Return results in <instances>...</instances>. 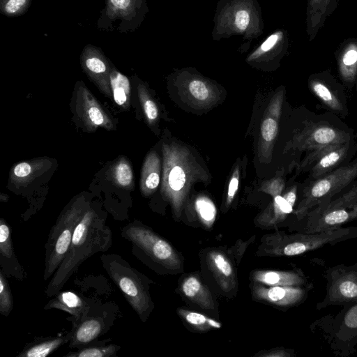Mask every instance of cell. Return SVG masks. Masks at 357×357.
Listing matches in <instances>:
<instances>
[{"label":"cell","mask_w":357,"mask_h":357,"mask_svg":"<svg viewBox=\"0 0 357 357\" xmlns=\"http://www.w3.org/2000/svg\"><path fill=\"white\" fill-rule=\"evenodd\" d=\"M118 309L114 303L102 304L95 301L84 317L72 323L68 347L79 349L98 340L113 326Z\"/></svg>","instance_id":"10"},{"label":"cell","mask_w":357,"mask_h":357,"mask_svg":"<svg viewBox=\"0 0 357 357\" xmlns=\"http://www.w3.org/2000/svg\"><path fill=\"white\" fill-rule=\"evenodd\" d=\"M238 181H239V171L238 169L236 168L233 173L232 177L231 178L229 186H228V191H227V206H229L231 202L233 201V199L235 196V194L238 190Z\"/></svg>","instance_id":"39"},{"label":"cell","mask_w":357,"mask_h":357,"mask_svg":"<svg viewBox=\"0 0 357 357\" xmlns=\"http://www.w3.org/2000/svg\"><path fill=\"white\" fill-rule=\"evenodd\" d=\"M109 82L115 102L120 106L127 104L130 92L128 78L123 74L114 70L110 73Z\"/></svg>","instance_id":"30"},{"label":"cell","mask_w":357,"mask_h":357,"mask_svg":"<svg viewBox=\"0 0 357 357\" xmlns=\"http://www.w3.org/2000/svg\"><path fill=\"white\" fill-rule=\"evenodd\" d=\"M160 159L152 153L147 157L142 169V190L146 195H151L160 183Z\"/></svg>","instance_id":"28"},{"label":"cell","mask_w":357,"mask_h":357,"mask_svg":"<svg viewBox=\"0 0 357 357\" xmlns=\"http://www.w3.org/2000/svg\"><path fill=\"white\" fill-rule=\"evenodd\" d=\"M163 153L162 192L178 218L197 172L185 149L177 146H166Z\"/></svg>","instance_id":"7"},{"label":"cell","mask_w":357,"mask_h":357,"mask_svg":"<svg viewBox=\"0 0 357 357\" xmlns=\"http://www.w3.org/2000/svg\"><path fill=\"white\" fill-rule=\"evenodd\" d=\"M352 140L350 132L326 123H310L298 132L293 139V146L307 153L331 144Z\"/></svg>","instance_id":"11"},{"label":"cell","mask_w":357,"mask_h":357,"mask_svg":"<svg viewBox=\"0 0 357 357\" xmlns=\"http://www.w3.org/2000/svg\"><path fill=\"white\" fill-rule=\"evenodd\" d=\"M100 261L126 301L142 321L145 322L154 307L149 292L150 280L119 255L103 254Z\"/></svg>","instance_id":"3"},{"label":"cell","mask_w":357,"mask_h":357,"mask_svg":"<svg viewBox=\"0 0 357 357\" xmlns=\"http://www.w3.org/2000/svg\"><path fill=\"white\" fill-rule=\"evenodd\" d=\"M328 296L333 303L357 301V273L342 270L333 273Z\"/></svg>","instance_id":"22"},{"label":"cell","mask_w":357,"mask_h":357,"mask_svg":"<svg viewBox=\"0 0 357 357\" xmlns=\"http://www.w3.org/2000/svg\"><path fill=\"white\" fill-rule=\"evenodd\" d=\"M305 233H318L340 228L343 224L357 219V188L353 185L335 200L320 204L305 216Z\"/></svg>","instance_id":"9"},{"label":"cell","mask_w":357,"mask_h":357,"mask_svg":"<svg viewBox=\"0 0 357 357\" xmlns=\"http://www.w3.org/2000/svg\"><path fill=\"white\" fill-rule=\"evenodd\" d=\"M251 280L266 286H301L305 282L301 272L294 271L257 270L251 273Z\"/></svg>","instance_id":"24"},{"label":"cell","mask_w":357,"mask_h":357,"mask_svg":"<svg viewBox=\"0 0 357 357\" xmlns=\"http://www.w3.org/2000/svg\"><path fill=\"white\" fill-rule=\"evenodd\" d=\"M338 73L343 83L352 87L357 76V38L344 40L335 53Z\"/></svg>","instance_id":"21"},{"label":"cell","mask_w":357,"mask_h":357,"mask_svg":"<svg viewBox=\"0 0 357 357\" xmlns=\"http://www.w3.org/2000/svg\"><path fill=\"white\" fill-rule=\"evenodd\" d=\"M0 268L7 278L18 280L26 278V273L14 251L10 227L3 218L0 220Z\"/></svg>","instance_id":"17"},{"label":"cell","mask_w":357,"mask_h":357,"mask_svg":"<svg viewBox=\"0 0 357 357\" xmlns=\"http://www.w3.org/2000/svg\"><path fill=\"white\" fill-rule=\"evenodd\" d=\"M289 46L287 31L282 28L275 29L248 54L245 61L255 68L274 69L287 54Z\"/></svg>","instance_id":"12"},{"label":"cell","mask_w":357,"mask_h":357,"mask_svg":"<svg viewBox=\"0 0 357 357\" xmlns=\"http://www.w3.org/2000/svg\"><path fill=\"white\" fill-rule=\"evenodd\" d=\"M357 188V182L354 184Z\"/></svg>","instance_id":"44"},{"label":"cell","mask_w":357,"mask_h":357,"mask_svg":"<svg viewBox=\"0 0 357 357\" xmlns=\"http://www.w3.org/2000/svg\"><path fill=\"white\" fill-rule=\"evenodd\" d=\"M344 324L349 328H357V305L347 312L344 317Z\"/></svg>","instance_id":"41"},{"label":"cell","mask_w":357,"mask_h":357,"mask_svg":"<svg viewBox=\"0 0 357 357\" xmlns=\"http://www.w3.org/2000/svg\"><path fill=\"white\" fill-rule=\"evenodd\" d=\"M312 92L332 111L346 114L347 113L345 100L335 89L336 81L327 71L311 75L308 80Z\"/></svg>","instance_id":"15"},{"label":"cell","mask_w":357,"mask_h":357,"mask_svg":"<svg viewBox=\"0 0 357 357\" xmlns=\"http://www.w3.org/2000/svg\"><path fill=\"white\" fill-rule=\"evenodd\" d=\"M112 243V233L105 218L91 206L77 225L68 253L45 290L46 296L52 297L61 291L85 260L107 251Z\"/></svg>","instance_id":"1"},{"label":"cell","mask_w":357,"mask_h":357,"mask_svg":"<svg viewBox=\"0 0 357 357\" xmlns=\"http://www.w3.org/2000/svg\"><path fill=\"white\" fill-rule=\"evenodd\" d=\"M351 141L328 145L307 153L301 163V167L310 172L312 180L328 174L345 160L351 149Z\"/></svg>","instance_id":"13"},{"label":"cell","mask_w":357,"mask_h":357,"mask_svg":"<svg viewBox=\"0 0 357 357\" xmlns=\"http://www.w3.org/2000/svg\"><path fill=\"white\" fill-rule=\"evenodd\" d=\"M70 331L59 336L38 337L28 343L17 355V357H46L60 347L69 342Z\"/></svg>","instance_id":"26"},{"label":"cell","mask_w":357,"mask_h":357,"mask_svg":"<svg viewBox=\"0 0 357 357\" xmlns=\"http://www.w3.org/2000/svg\"><path fill=\"white\" fill-rule=\"evenodd\" d=\"M86 114L90 121L95 125L103 126L105 124L107 118L103 112L96 105H91L88 107Z\"/></svg>","instance_id":"37"},{"label":"cell","mask_w":357,"mask_h":357,"mask_svg":"<svg viewBox=\"0 0 357 357\" xmlns=\"http://www.w3.org/2000/svg\"><path fill=\"white\" fill-rule=\"evenodd\" d=\"M280 114V109H278L274 113L273 116L266 117L261 123V136L263 141L268 145L273 143L277 137Z\"/></svg>","instance_id":"33"},{"label":"cell","mask_w":357,"mask_h":357,"mask_svg":"<svg viewBox=\"0 0 357 357\" xmlns=\"http://www.w3.org/2000/svg\"><path fill=\"white\" fill-rule=\"evenodd\" d=\"M356 81H357V76H356Z\"/></svg>","instance_id":"45"},{"label":"cell","mask_w":357,"mask_h":357,"mask_svg":"<svg viewBox=\"0 0 357 357\" xmlns=\"http://www.w3.org/2000/svg\"><path fill=\"white\" fill-rule=\"evenodd\" d=\"M206 261L208 269L222 290L229 292L235 289V271L231 262L223 252L215 249L210 250L206 255Z\"/></svg>","instance_id":"20"},{"label":"cell","mask_w":357,"mask_h":357,"mask_svg":"<svg viewBox=\"0 0 357 357\" xmlns=\"http://www.w3.org/2000/svg\"><path fill=\"white\" fill-rule=\"evenodd\" d=\"M284 188V181L282 179L278 178L271 181L264 191L271 194L274 197L280 195Z\"/></svg>","instance_id":"40"},{"label":"cell","mask_w":357,"mask_h":357,"mask_svg":"<svg viewBox=\"0 0 357 357\" xmlns=\"http://www.w3.org/2000/svg\"><path fill=\"white\" fill-rule=\"evenodd\" d=\"M13 298L7 276L0 269V314L7 317L12 312Z\"/></svg>","instance_id":"32"},{"label":"cell","mask_w":357,"mask_h":357,"mask_svg":"<svg viewBox=\"0 0 357 357\" xmlns=\"http://www.w3.org/2000/svg\"><path fill=\"white\" fill-rule=\"evenodd\" d=\"M357 177V158L341 165L328 174L312 180L303 191V199L295 211L298 220L305 218L314 207L327 203L352 183Z\"/></svg>","instance_id":"8"},{"label":"cell","mask_w":357,"mask_h":357,"mask_svg":"<svg viewBox=\"0 0 357 357\" xmlns=\"http://www.w3.org/2000/svg\"><path fill=\"white\" fill-rule=\"evenodd\" d=\"M90 207L89 202L84 199L73 201L60 213L51 227L45 244V280L52 277L65 259L74 231Z\"/></svg>","instance_id":"6"},{"label":"cell","mask_w":357,"mask_h":357,"mask_svg":"<svg viewBox=\"0 0 357 357\" xmlns=\"http://www.w3.org/2000/svg\"><path fill=\"white\" fill-rule=\"evenodd\" d=\"M52 297L44 309H58L68 312L71 315L68 320L72 323L84 317L95 301L71 291L61 290Z\"/></svg>","instance_id":"18"},{"label":"cell","mask_w":357,"mask_h":357,"mask_svg":"<svg viewBox=\"0 0 357 357\" xmlns=\"http://www.w3.org/2000/svg\"><path fill=\"white\" fill-rule=\"evenodd\" d=\"M114 178L117 183L122 187H128L133 181V173L130 165L121 160L114 167Z\"/></svg>","instance_id":"34"},{"label":"cell","mask_w":357,"mask_h":357,"mask_svg":"<svg viewBox=\"0 0 357 357\" xmlns=\"http://www.w3.org/2000/svg\"><path fill=\"white\" fill-rule=\"evenodd\" d=\"M181 291L188 300L200 307L208 310L215 309L211 291L197 276L190 275L185 278L181 284Z\"/></svg>","instance_id":"25"},{"label":"cell","mask_w":357,"mask_h":357,"mask_svg":"<svg viewBox=\"0 0 357 357\" xmlns=\"http://www.w3.org/2000/svg\"><path fill=\"white\" fill-rule=\"evenodd\" d=\"M31 172V167L28 162H21L15 165L13 173L15 176L23 178L27 176Z\"/></svg>","instance_id":"42"},{"label":"cell","mask_w":357,"mask_h":357,"mask_svg":"<svg viewBox=\"0 0 357 357\" xmlns=\"http://www.w3.org/2000/svg\"><path fill=\"white\" fill-rule=\"evenodd\" d=\"M172 77L173 82L186 91L188 98L193 102L208 105L215 100V86L194 68L177 70Z\"/></svg>","instance_id":"14"},{"label":"cell","mask_w":357,"mask_h":357,"mask_svg":"<svg viewBox=\"0 0 357 357\" xmlns=\"http://www.w3.org/2000/svg\"><path fill=\"white\" fill-rule=\"evenodd\" d=\"M213 40L239 36L250 43L264 32V22L257 0H218L213 16Z\"/></svg>","instance_id":"2"},{"label":"cell","mask_w":357,"mask_h":357,"mask_svg":"<svg viewBox=\"0 0 357 357\" xmlns=\"http://www.w3.org/2000/svg\"><path fill=\"white\" fill-rule=\"evenodd\" d=\"M252 295L257 301L279 307H291L303 300L306 291L301 286H266L255 283Z\"/></svg>","instance_id":"16"},{"label":"cell","mask_w":357,"mask_h":357,"mask_svg":"<svg viewBox=\"0 0 357 357\" xmlns=\"http://www.w3.org/2000/svg\"><path fill=\"white\" fill-rule=\"evenodd\" d=\"M144 113L149 121H154L158 116V109L155 103L146 96H142Z\"/></svg>","instance_id":"38"},{"label":"cell","mask_w":357,"mask_h":357,"mask_svg":"<svg viewBox=\"0 0 357 357\" xmlns=\"http://www.w3.org/2000/svg\"><path fill=\"white\" fill-rule=\"evenodd\" d=\"M337 6V0H307L305 24L309 41L314 40Z\"/></svg>","instance_id":"23"},{"label":"cell","mask_w":357,"mask_h":357,"mask_svg":"<svg viewBox=\"0 0 357 357\" xmlns=\"http://www.w3.org/2000/svg\"><path fill=\"white\" fill-rule=\"evenodd\" d=\"M195 208L198 218L204 227L210 229L216 218V208L213 202L205 196L197 198Z\"/></svg>","instance_id":"31"},{"label":"cell","mask_w":357,"mask_h":357,"mask_svg":"<svg viewBox=\"0 0 357 357\" xmlns=\"http://www.w3.org/2000/svg\"><path fill=\"white\" fill-rule=\"evenodd\" d=\"M357 236V228H338L318 233L287 234L277 232L264 236L259 251L271 256H295Z\"/></svg>","instance_id":"5"},{"label":"cell","mask_w":357,"mask_h":357,"mask_svg":"<svg viewBox=\"0 0 357 357\" xmlns=\"http://www.w3.org/2000/svg\"><path fill=\"white\" fill-rule=\"evenodd\" d=\"M121 234L132 244V253L143 263L170 271L183 268L178 252L151 228L135 221L123 227Z\"/></svg>","instance_id":"4"},{"label":"cell","mask_w":357,"mask_h":357,"mask_svg":"<svg viewBox=\"0 0 357 357\" xmlns=\"http://www.w3.org/2000/svg\"><path fill=\"white\" fill-rule=\"evenodd\" d=\"M178 314L193 328L200 331L219 329L222 323L204 314L186 309L178 308Z\"/></svg>","instance_id":"29"},{"label":"cell","mask_w":357,"mask_h":357,"mask_svg":"<svg viewBox=\"0 0 357 357\" xmlns=\"http://www.w3.org/2000/svg\"><path fill=\"white\" fill-rule=\"evenodd\" d=\"M86 68L93 74H102L107 71V66L98 54L91 53L86 56L84 59Z\"/></svg>","instance_id":"36"},{"label":"cell","mask_w":357,"mask_h":357,"mask_svg":"<svg viewBox=\"0 0 357 357\" xmlns=\"http://www.w3.org/2000/svg\"><path fill=\"white\" fill-rule=\"evenodd\" d=\"M256 356L261 357H286L291 356L290 353L283 349H273L268 351H263L262 353H258Z\"/></svg>","instance_id":"43"},{"label":"cell","mask_w":357,"mask_h":357,"mask_svg":"<svg viewBox=\"0 0 357 357\" xmlns=\"http://www.w3.org/2000/svg\"><path fill=\"white\" fill-rule=\"evenodd\" d=\"M29 3V0H1V10L6 15L14 16L24 11Z\"/></svg>","instance_id":"35"},{"label":"cell","mask_w":357,"mask_h":357,"mask_svg":"<svg viewBox=\"0 0 357 357\" xmlns=\"http://www.w3.org/2000/svg\"><path fill=\"white\" fill-rule=\"evenodd\" d=\"M297 187L293 186L283 196L278 195L257 219V224L265 228L275 227L293 211L296 200Z\"/></svg>","instance_id":"19"},{"label":"cell","mask_w":357,"mask_h":357,"mask_svg":"<svg viewBox=\"0 0 357 357\" xmlns=\"http://www.w3.org/2000/svg\"><path fill=\"white\" fill-rule=\"evenodd\" d=\"M110 340L111 338L96 340L76 351H70L63 357H116L121 347L115 344H107Z\"/></svg>","instance_id":"27"}]
</instances>
